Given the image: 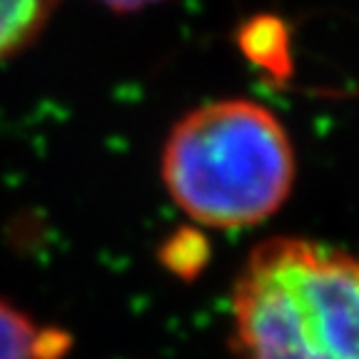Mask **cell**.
<instances>
[{
  "label": "cell",
  "mask_w": 359,
  "mask_h": 359,
  "mask_svg": "<svg viewBox=\"0 0 359 359\" xmlns=\"http://www.w3.org/2000/svg\"><path fill=\"white\" fill-rule=\"evenodd\" d=\"M102 3H107L115 11H137V8H145L150 3H157V0H102Z\"/></svg>",
  "instance_id": "5b68a950"
},
{
  "label": "cell",
  "mask_w": 359,
  "mask_h": 359,
  "mask_svg": "<svg viewBox=\"0 0 359 359\" xmlns=\"http://www.w3.org/2000/svg\"><path fill=\"white\" fill-rule=\"evenodd\" d=\"M60 0H0V60L40 33Z\"/></svg>",
  "instance_id": "277c9868"
},
{
  "label": "cell",
  "mask_w": 359,
  "mask_h": 359,
  "mask_svg": "<svg viewBox=\"0 0 359 359\" xmlns=\"http://www.w3.org/2000/svg\"><path fill=\"white\" fill-rule=\"evenodd\" d=\"M163 180L187 217L242 230L275 215L294 182V150L275 112L217 100L187 112L168 135Z\"/></svg>",
  "instance_id": "7a4b0ae2"
},
{
  "label": "cell",
  "mask_w": 359,
  "mask_h": 359,
  "mask_svg": "<svg viewBox=\"0 0 359 359\" xmlns=\"http://www.w3.org/2000/svg\"><path fill=\"white\" fill-rule=\"evenodd\" d=\"M230 309L232 359H359V255L272 237L245 259Z\"/></svg>",
  "instance_id": "6da1fadb"
},
{
  "label": "cell",
  "mask_w": 359,
  "mask_h": 359,
  "mask_svg": "<svg viewBox=\"0 0 359 359\" xmlns=\"http://www.w3.org/2000/svg\"><path fill=\"white\" fill-rule=\"evenodd\" d=\"M70 337L0 302V359H62Z\"/></svg>",
  "instance_id": "3957f363"
}]
</instances>
